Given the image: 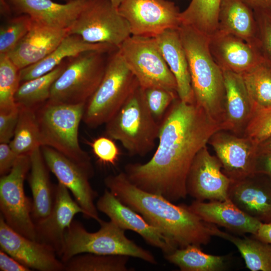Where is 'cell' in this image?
<instances>
[{"mask_svg": "<svg viewBox=\"0 0 271 271\" xmlns=\"http://www.w3.org/2000/svg\"><path fill=\"white\" fill-rule=\"evenodd\" d=\"M99 229L88 231L78 221L73 220L67 229L60 259L66 262L77 254L90 253L103 255H124L141 259L151 264L157 263L150 251L128 238L125 230L110 220H100Z\"/></svg>", "mask_w": 271, "mask_h": 271, "instance_id": "8992f818", "label": "cell"}, {"mask_svg": "<svg viewBox=\"0 0 271 271\" xmlns=\"http://www.w3.org/2000/svg\"><path fill=\"white\" fill-rule=\"evenodd\" d=\"M146 103L151 113L158 121L162 120L177 93L160 87L143 89Z\"/></svg>", "mask_w": 271, "mask_h": 271, "instance_id": "f35d334b", "label": "cell"}, {"mask_svg": "<svg viewBox=\"0 0 271 271\" xmlns=\"http://www.w3.org/2000/svg\"><path fill=\"white\" fill-rule=\"evenodd\" d=\"M104 182L116 198L141 215L177 248L206 245L213 236V224L203 221L187 206L177 205L138 188L124 172L107 176Z\"/></svg>", "mask_w": 271, "mask_h": 271, "instance_id": "7a4b0ae2", "label": "cell"}, {"mask_svg": "<svg viewBox=\"0 0 271 271\" xmlns=\"http://www.w3.org/2000/svg\"><path fill=\"white\" fill-rule=\"evenodd\" d=\"M36 110L20 106L19 115L9 145L18 155L30 154L41 147L40 133Z\"/></svg>", "mask_w": 271, "mask_h": 271, "instance_id": "d6a6232c", "label": "cell"}, {"mask_svg": "<svg viewBox=\"0 0 271 271\" xmlns=\"http://www.w3.org/2000/svg\"><path fill=\"white\" fill-rule=\"evenodd\" d=\"M188 207L203 221L238 233L255 235L262 223L245 213L229 198L208 202L195 200Z\"/></svg>", "mask_w": 271, "mask_h": 271, "instance_id": "603a6c76", "label": "cell"}, {"mask_svg": "<svg viewBox=\"0 0 271 271\" xmlns=\"http://www.w3.org/2000/svg\"><path fill=\"white\" fill-rule=\"evenodd\" d=\"M33 20L26 14L7 19L0 28V54L9 53L30 29Z\"/></svg>", "mask_w": 271, "mask_h": 271, "instance_id": "8d00e7d4", "label": "cell"}, {"mask_svg": "<svg viewBox=\"0 0 271 271\" xmlns=\"http://www.w3.org/2000/svg\"><path fill=\"white\" fill-rule=\"evenodd\" d=\"M69 34L93 44H107L118 48L130 36L127 21L110 0H88L68 29Z\"/></svg>", "mask_w": 271, "mask_h": 271, "instance_id": "30bf717a", "label": "cell"}, {"mask_svg": "<svg viewBox=\"0 0 271 271\" xmlns=\"http://www.w3.org/2000/svg\"><path fill=\"white\" fill-rule=\"evenodd\" d=\"M19 156L9 144L0 143V175L8 174L12 170Z\"/></svg>", "mask_w": 271, "mask_h": 271, "instance_id": "7bdbcfd3", "label": "cell"}, {"mask_svg": "<svg viewBox=\"0 0 271 271\" xmlns=\"http://www.w3.org/2000/svg\"><path fill=\"white\" fill-rule=\"evenodd\" d=\"M253 236L271 244V223H261L257 234Z\"/></svg>", "mask_w": 271, "mask_h": 271, "instance_id": "bcb514c9", "label": "cell"}, {"mask_svg": "<svg viewBox=\"0 0 271 271\" xmlns=\"http://www.w3.org/2000/svg\"><path fill=\"white\" fill-rule=\"evenodd\" d=\"M85 103L70 104L47 101L36 110L41 147H50L78 164L94 169L91 158L78 141Z\"/></svg>", "mask_w": 271, "mask_h": 271, "instance_id": "5b68a950", "label": "cell"}, {"mask_svg": "<svg viewBox=\"0 0 271 271\" xmlns=\"http://www.w3.org/2000/svg\"><path fill=\"white\" fill-rule=\"evenodd\" d=\"M41 150L50 171L56 176L58 182L71 192L84 210L83 216L98 222L101 219L94 203L97 193L89 182L94 175V169L78 164L50 147L42 146Z\"/></svg>", "mask_w": 271, "mask_h": 271, "instance_id": "4fadbf2b", "label": "cell"}, {"mask_svg": "<svg viewBox=\"0 0 271 271\" xmlns=\"http://www.w3.org/2000/svg\"><path fill=\"white\" fill-rule=\"evenodd\" d=\"M30 169L28 182L32 194V217L34 224L44 220L51 212L55 199V185L52 184L49 172L41 147L30 154Z\"/></svg>", "mask_w": 271, "mask_h": 271, "instance_id": "4316f807", "label": "cell"}, {"mask_svg": "<svg viewBox=\"0 0 271 271\" xmlns=\"http://www.w3.org/2000/svg\"><path fill=\"white\" fill-rule=\"evenodd\" d=\"M118 50L143 89L160 87L177 93L175 77L154 37L131 35Z\"/></svg>", "mask_w": 271, "mask_h": 271, "instance_id": "9c48e42d", "label": "cell"}, {"mask_svg": "<svg viewBox=\"0 0 271 271\" xmlns=\"http://www.w3.org/2000/svg\"><path fill=\"white\" fill-rule=\"evenodd\" d=\"M258 153L271 152V137L262 142L257 146Z\"/></svg>", "mask_w": 271, "mask_h": 271, "instance_id": "c3c4849f", "label": "cell"}, {"mask_svg": "<svg viewBox=\"0 0 271 271\" xmlns=\"http://www.w3.org/2000/svg\"><path fill=\"white\" fill-rule=\"evenodd\" d=\"M225 87L224 128L235 134L244 130L254 109L241 75L222 70Z\"/></svg>", "mask_w": 271, "mask_h": 271, "instance_id": "cb8c5ba5", "label": "cell"}, {"mask_svg": "<svg viewBox=\"0 0 271 271\" xmlns=\"http://www.w3.org/2000/svg\"><path fill=\"white\" fill-rule=\"evenodd\" d=\"M78 213L84 215V211L73 199L69 190L58 182L55 185V199L51 212L44 220L35 224L36 240L52 247L60 258L65 232Z\"/></svg>", "mask_w": 271, "mask_h": 271, "instance_id": "ac0fdd59", "label": "cell"}, {"mask_svg": "<svg viewBox=\"0 0 271 271\" xmlns=\"http://www.w3.org/2000/svg\"><path fill=\"white\" fill-rule=\"evenodd\" d=\"M139 85L118 49L109 53L104 76L85 104L82 120L90 128L105 124Z\"/></svg>", "mask_w": 271, "mask_h": 271, "instance_id": "52a82bcc", "label": "cell"}, {"mask_svg": "<svg viewBox=\"0 0 271 271\" xmlns=\"http://www.w3.org/2000/svg\"><path fill=\"white\" fill-rule=\"evenodd\" d=\"M105 124L106 136L119 142L130 156L144 157L151 152L160 128L139 85Z\"/></svg>", "mask_w": 271, "mask_h": 271, "instance_id": "277c9868", "label": "cell"}, {"mask_svg": "<svg viewBox=\"0 0 271 271\" xmlns=\"http://www.w3.org/2000/svg\"><path fill=\"white\" fill-rule=\"evenodd\" d=\"M209 46L213 58L222 70L240 75L264 60L257 47L218 31L209 37Z\"/></svg>", "mask_w": 271, "mask_h": 271, "instance_id": "ffe728a7", "label": "cell"}, {"mask_svg": "<svg viewBox=\"0 0 271 271\" xmlns=\"http://www.w3.org/2000/svg\"><path fill=\"white\" fill-rule=\"evenodd\" d=\"M253 10H271V0H242Z\"/></svg>", "mask_w": 271, "mask_h": 271, "instance_id": "7dc6e473", "label": "cell"}, {"mask_svg": "<svg viewBox=\"0 0 271 271\" xmlns=\"http://www.w3.org/2000/svg\"><path fill=\"white\" fill-rule=\"evenodd\" d=\"M241 76L254 111L271 107V63L264 60Z\"/></svg>", "mask_w": 271, "mask_h": 271, "instance_id": "836d02e7", "label": "cell"}, {"mask_svg": "<svg viewBox=\"0 0 271 271\" xmlns=\"http://www.w3.org/2000/svg\"><path fill=\"white\" fill-rule=\"evenodd\" d=\"M98 211L124 230L139 234L145 241L167 254L177 248L171 241L132 208L121 202L109 190H105L96 202Z\"/></svg>", "mask_w": 271, "mask_h": 271, "instance_id": "e0dca14e", "label": "cell"}, {"mask_svg": "<svg viewBox=\"0 0 271 271\" xmlns=\"http://www.w3.org/2000/svg\"><path fill=\"white\" fill-rule=\"evenodd\" d=\"M257 26V46L264 59L271 63V10H253Z\"/></svg>", "mask_w": 271, "mask_h": 271, "instance_id": "ab89813d", "label": "cell"}, {"mask_svg": "<svg viewBox=\"0 0 271 271\" xmlns=\"http://www.w3.org/2000/svg\"><path fill=\"white\" fill-rule=\"evenodd\" d=\"M154 38L175 77L179 98L195 103L187 57L178 29L167 30Z\"/></svg>", "mask_w": 271, "mask_h": 271, "instance_id": "d4e9b609", "label": "cell"}, {"mask_svg": "<svg viewBox=\"0 0 271 271\" xmlns=\"http://www.w3.org/2000/svg\"><path fill=\"white\" fill-rule=\"evenodd\" d=\"M220 130L208 143L213 147L225 174L231 182L244 179L255 173L257 146L250 139Z\"/></svg>", "mask_w": 271, "mask_h": 271, "instance_id": "2e32d148", "label": "cell"}, {"mask_svg": "<svg viewBox=\"0 0 271 271\" xmlns=\"http://www.w3.org/2000/svg\"><path fill=\"white\" fill-rule=\"evenodd\" d=\"M68 34V30L49 27L33 20L29 31L7 55L22 69L46 57Z\"/></svg>", "mask_w": 271, "mask_h": 271, "instance_id": "7402d4cb", "label": "cell"}, {"mask_svg": "<svg viewBox=\"0 0 271 271\" xmlns=\"http://www.w3.org/2000/svg\"><path fill=\"white\" fill-rule=\"evenodd\" d=\"M217 31L235 36L258 47L254 11L242 0H221Z\"/></svg>", "mask_w": 271, "mask_h": 271, "instance_id": "83f0119b", "label": "cell"}, {"mask_svg": "<svg viewBox=\"0 0 271 271\" xmlns=\"http://www.w3.org/2000/svg\"><path fill=\"white\" fill-rule=\"evenodd\" d=\"M0 246L1 249L31 269L65 271L64 262L58 259L52 247L18 233L7 224L1 215Z\"/></svg>", "mask_w": 271, "mask_h": 271, "instance_id": "9a60e30c", "label": "cell"}, {"mask_svg": "<svg viewBox=\"0 0 271 271\" xmlns=\"http://www.w3.org/2000/svg\"><path fill=\"white\" fill-rule=\"evenodd\" d=\"M228 198L248 215L262 223H271V178L254 173L231 182Z\"/></svg>", "mask_w": 271, "mask_h": 271, "instance_id": "d6986e66", "label": "cell"}, {"mask_svg": "<svg viewBox=\"0 0 271 271\" xmlns=\"http://www.w3.org/2000/svg\"><path fill=\"white\" fill-rule=\"evenodd\" d=\"M133 36L155 37L169 29H178L180 13L169 0H125L118 7Z\"/></svg>", "mask_w": 271, "mask_h": 271, "instance_id": "7c38bea8", "label": "cell"}, {"mask_svg": "<svg viewBox=\"0 0 271 271\" xmlns=\"http://www.w3.org/2000/svg\"><path fill=\"white\" fill-rule=\"evenodd\" d=\"M165 257L182 271H220L226 267L225 256L206 253L195 245L177 248Z\"/></svg>", "mask_w": 271, "mask_h": 271, "instance_id": "4dcf8cb0", "label": "cell"}, {"mask_svg": "<svg viewBox=\"0 0 271 271\" xmlns=\"http://www.w3.org/2000/svg\"><path fill=\"white\" fill-rule=\"evenodd\" d=\"M19 71L7 54H0V111L19 106L15 96L20 85Z\"/></svg>", "mask_w": 271, "mask_h": 271, "instance_id": "d590c367", "label": "cell"}, {"mask_svg": "<svg viewBox=\"0 0 271 271\" xmlns=\"http://www.w3.org/2000/svg\"><path fill=\"white\" fill-rule=\"evenodd\" d=\"M213 236L232 243L243 258L247 268L251 271H271V244L254 237L239 238L223 232L215 226Z\"/></svg>", "mask_w": 271, "mask_h": 271, "instance_id": "f1b7e54d", "label": "cell"}, {"mask_svg": "<svg viewBox=\"0 0 271 271\" xmlns=\"http://www.w3.org/2000/svg\"><path fill=\"white\" fill-rule=\"evenodd\" d=\"M108 53L90 51L67 58L66 66L54 82L48 101L86 104L103 78Z\"/></svg>", "mask_w": 271, "mask_h": 271, "instance_id": "ba28073f", "label": "cell"}, {"mask_svg": "<svg viewBox=\"0 0 271 271\" xmlns=\"http://www.w3.org/2000/svg\"><path fill=\"white\" fill-rule=\"evenodd\" d=\"M219 160L207 147L195 156L186 181L187 194L195 200L221 201L228 199L231 180L221 170Z\"/></svg>", "mask_w": 271, "mask_h": 271, "instance_id": "5bb4252c", "label": "cell"}, {"mask_svg": "<svg viewBox=\"0 0 271 271\" xmlns=\"http://www.w3.org/2000/svg\"><path fill=\"white\" fill-rule=\"evenodd\" d=\"M90 146L100 163L114 166L118 161L120 151L111 138L107 136L98 137L90 143Z\"/></svg>", "mask_w": 271, "mask_h": 271, "instance_id": "60d3db41", "label": "cell"}, {"mask_svg": "<svg viewBox=\"0 0 271 271\" xmlns=\"http://www.w3.org/2000/svg\"><path fill=\"white\" fill-rule=\"evenodd\" d=\"M243 136L257 146L271 137V107L254 111L244 130Z\"/></svg>", "mask_w": 271, "mask_h": 271, "instance_id": "74e56055", "label": "cell"}, {"mask_svg": "<svg viewBox=\"0 0 271 271\" xmlns=\"http://www.w3.org/2000/svg\"><path fill=\"white\" fill-rule=\"evenodd\" d=\"M61 1H64L65 2H69V1H70L71 0H61Z\"/></svg>", "mask_w": 271, "mask_h": 271, "instance_id": "f907efd6", "label": "cell"}, {"mask_svg": "<svg viewBox=\"0 0 271 271\" xmlns=\"http://www.w3.org/2000/svg\"><path fill=\"white\" fill-rule=\"evenodd\" d=\"M13 12L26 14L46 26L68 30L88 0H71L64 4L53 0H7Z\"/></svg>", "mask_w": 271, "mask_h": 271, "instance_id": "44dd1931", "label": "cell"}, {"mask_svg": "<svg viewBox=\"0 0 271 271\" xmlns=\"http://www.w3.org/2000/svg\"><path fill=\"white\" fill-rule=\"evenodd\" d=\"M221 0H191L181 12V24L190 26L210 37L218 30Z\"/></svg>", "mask_w": 271, "mask_h": 271, "instance_id": "1f68e13d", "label": "cell"}, {"mask_svg": "<svg viewBox=\"0 0 271 271\" xmlns=\"http://www.w3.org/2000/svg\"><path fill=\"white\" fill-rule=\"evenodd\" d=\"M178 31L187 57L195 102L224 130L223 74L210 52L209 37L183 24Z\"/></svg>", "mask_w": 271, "mask_h": 271, "instance_id": "3957f363", "label": "cell"}, {"mask_svg": "<svg viewBox=\"0 0 271 271\" xmlns=\"http://www.w3.org/2000/svg\"><path fill=\"white\" fill-rule=\"evenodd\" d=\"M118 49L107 44H93L84 41L75 34H68L49 55L40 61L19 71L20 84L44 75L55 69L66 58L86 51L106 53Z\"/></svg>", "mask_w": 271, "mask_h": 271, "instance_id": "484cf974", "label": "cell"}, {"mask_svg": "<svg viewBox=\"0 0 271 271\" xmlns=\"http://www.w3.org/2000/svg\"><path fill=\"white\" fill-rule=\"evenodd\" d=\"M112 4L118 8L119 6L125 0H110Z\"/></svg>", "mask_w": 271, "mask_h": 271, "instance_id": "681fc988", "label": "cell"}, {"mask_svg": "<svg viewBox=\"0 0 271 271\" xmlns=\"http://www.w3.org/2000/svg\"><path fill=\"white\" fill-rule=\"evenodd\" d=\"M128 256L90 253L77 254L64 262L65 271H128Z\"/></svg>", "mask_w": 271, "mask_h": 271, "instance_id": "e575fe53", "label": "cell"}, {"mask_svg": "<svg viewBox=\"0 0 271 271\" xmlns=\"http://www.w3.org/2000/svg\"><path fill=\"white\" fill-rule=\"evenodd\" d=\"M1 271H30L31 269L21 264L4 251L0 249Z\"/></svg>", "mask_w": 271, "mask_h": 271, "instance_id": "ee69618b", "label": "cell"}, {"mask_svg": "<svg viewBox=\"0 0 271 271\" xmlns=\"http://www.w3.org/2000/svg\"><path fill=\"white\" fill-rule=\"evenodd\" d=\"M223 126L200 106L176 98L160 122L159 144L147 162L124 168L128 180L138 188L173 202L188 195L186 181L197 153Z\"/></svg>", "mask_w": 271, "mask_h": 271, "instance_id": "6da1fadb", "label": "cell"}, {"mask_svg": "<svg viewBox=\"0 0 271 271\" xmlns=\"http://www.w3.org/2000/svg\"><path fill=\"white\" fill-rule=\"evenodd\" d=\"M66 59L50 72L20 84L15 96L20 106L37 110L49 99L52 86L65 69Z\"/></svg>", "mask_w": 271, "mask_h": 271, "instance_id": "f546056e", "label": "cell"}, {"mask_svg": "<svg viewBox=\"0 0 271 271\" xmlns=\"http://www.w3.org/2000/svg\"><path fill=\"white\" fill-rule=\"evenodd\" d=\"M255 173L263 174L271 178V152L258 153Z\"/></svg>", "mask_w": 271, "mask_h": 271, "instance_id": "f6af8a7d", "label": "cell"}, {"mask_svg": "<svg viewBox=\"0 0 271 271\" xmlns=\"http://www.w3.org/2000/svg\"><path fill=\"white\" fill-rule=\"evenodd\" d=\"M30 169L29 154L19 156L11 171L0 179V215L23 236L36 240L32 217V199L26 196L24 181Z\"/></svg>", "mask_w": 271, "mask_h": 271, "instance_id": "8fae6325", "label": "cell"}, {"mask_svg": "<svg viewBox=\"0 0 271 271\" xmlns=\"http://www.w3.org/2000/svg\"><path fill=\"white\" fill-rule=\"evenodd\" d=\"M20 106L9 111H0V143L9 144L18 120Z\"/></svg>", "mask_w": 271, "mask_h": 271, "instance_id": "b9f144b4", "label": "cell"}]
</instances>
